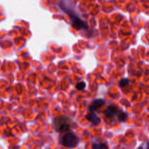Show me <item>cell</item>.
Returning <instances> with one entry per match:
<instances>
[{
	"label": "cell",
	"mask_w": 149,
	"mask_h": 149,
	"mask_svg": "<svg viewBox=\"0 0 149 149\" xmlns=\"http://www.w3.org/2000/svg\"><path fill=\"white\" fill-rule=\"evenodd\" d=\"M79 138L72 132L68 133L63 136L61 139L62 144L66 147L73 148L79 143Z\"/></svg>",
	"instance_id": "cell-2"
},
{
	"label": "cell",
	"mask_w": 149,
	"mask_h": 149,
	"mask_svg": "<svg viewBox=\"0 0 149 149\" xmlns=\"http://www.w3.org/2000/svg\"><path fill=\"white\" fill-rule=\"evenodd\" d=\"M73 26L77 29H80L83 27H86V23L79 18H75L73 22Z\"/></svg>",
	"instance_id": "cell-6"
},
{
	"label": "cell",
	"mask_w": 149,
	"mask_h": 149,
	"mask_svg": "<svg viewBox=\"0 0 149 149\" xmlns=\"http://www.w3.org/2000/svg\"><path fill=\"white\" fill-rule=\"evenodd\" d=\"M70 125L71 120L66 115L59 116L54 119V128L55 131L58 133H62L67 132L70 129Z\"/></svg>",
	"instance_id": "cell-1"
},
{
	"label": "cell",
	"mask_w": 149,
	"mask_h": 149,
	"mask_svg": "<svg viewBox=\"0 0 149 149\" xmlns=\"http://www.w3.org/2000/svg\"><path fill=\"white\" fill-rule=\"evenodd\" d=\"M118 119L121 121V122H125L127 118V115L126 114V113H125V112L121 111L118 112Z\"/></svg>",
	"instance_id": "cell-7"
},
{
	"label": "cell",
	"mask_w": 149,
	"mask_h": 149,
	"mask_svg": "<svg viewBox=\"0 0 149 149\" xmlns=\"http://www.w3.org/2000/svg\"><path fill=\"white\" fill-rule=\"evenodd\" d=\"M76 87L78 90H83L86 87V83L84 81L79 82L76 85Z\"/></svg>",
	"instance_id": "cell-9"
},
{
	"label": "cell",
	"mask_w": 149,
	"mask_h": 149,
	"mask_svg": "<svg viewBox=\"0 0 149 149\" xmlns=\"http://www.w3.org/2000/svg\"><path fill=\"white\" fill-rule=\"evenodd\" d=\"M86 118L88 121L91 122L94 125H97L100 122V118L96 114H95L93 112H91L88 113L86 115Z\"/></svg>",
	"instance_id": "cell-4"
},
{
	"label": "cell",
	"mask_w": 149,
	"mask_h": 149,
	"mask_svg": "<svg viewBox=\"0 0 149 149\" xmlns=\"http://www.w3.org/2000/svg\"><path fill=\"white\" fill-rule=\"evenodd\" d=\"M138 149H143V148L141 147H140L139 148H138Z\"/></svg>",
	"instance_id": "cell-12"
},
{
	"label": "cell",
	"mask_w": 149,
	"mask_h": 149,
	"mask_svg": "<svg viewBox=\"0 0 149 149\" xmlns=\"http://www.w3.org/2000/svg\"><path fill=\"white\" fill-rule=\"evenodd\" d=\"M99 145H100V149H109L108 147L106 144L100 143L99 144Z\"/></svg>",
	"instance_id": "cell-10"
},
{
	"label": "cell",
	"mask_w": 149,
	"mask_h": 149,
	"mask_svg": "<svg viewBox=\"0 0 149 149\" xmlns=\"http://www.w3.org/2000/svg\"><path fill=\"white\" fill-rule=\"evenodd\" d=\"M104 104V100L102 99H97L95 100L92 104L89 107V110L91 112H94L96 111L98 108H100Z\"/></svg>",
	"instance_id": "cell-3"
},
{
	"label": "cell",
	"mask_w": 149,
	"mask_h": 149,
	"mask_svg": "<svg viewBox=\"0 0 149 149\" xmlns=\"http://www.w3.org/2000/svg\"><path fill=\"white\" fill-rule=\"evenodd\" d=\"M129 80L128 79L123 78L120 80L119 84L120 87H125L126 86H127L129 84Z\"/></svg>",
	"instance_id": "cell-8"
},
{
	"label": "cell",
	"mask_w": 149,
	"mask_h": 149,
	"mask_svg": "<svg viewBox=\"0 0 149 149\" xmlns=\"http://www.w3.org/2000/svg\"><path fill=\"white\" fill-rule=\"evenodd\" d=\"M118 108L115 105H109L105 111V114L108 117H112L118 113Z\"/></svg>",
	"instance_id": "cell-5"
},
{
	"label": "cell",
	"mask_w": 149,
	"mask_h": 149,
	"mask_svg": "<svg viewBox=\"0 0 149 149\" xmlns=\"http://www.w3.org/2000/svg\"><path fill=\"white\" fill-rule=\"evenodd\" d=\"M147 149H149V142L147 143Z\"/></svg>",
	"instance_id": "cell-11"
}]
</instances>
